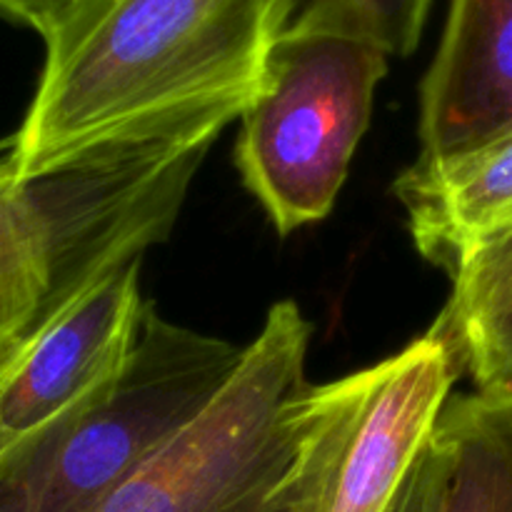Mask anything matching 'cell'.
Masks as SVG:
<instances>
[{
  "mask_svg": "<svg viewBox=\"0 0 512 512\" xmlns=\"http://www.w3.org/2000/svg\"><path fill=\"white\" fill-rule=\"evenodd\" d=\"M280 0H78L45 35V65L10 140L18 180L160 115L260 93Z\"/></svg>",
  "mask_w": 512,
  "mask_h": 512,
  "instance_id": "1",
  "label": "cell"
},
{
  "mask_svg": "<svg viewBox=\"0 0 512 512\" xmlns=\"http://www.w3.org/2000/svg\"><path fill=\"white\" fill-rule=\"evenodd\" d=\"M243 348L145 305L123 375L0 460V512H95L110 490L220 393Z\"/></svg>",
  "mask_w": 512,
  "mask_h": 512,
  "instance_id": "2",
  "label": "cell"
},
{
  "mask_svg": "<svg viewBox=\"0 0 512 512\" xmlns=\"http://www.w3.org/2000/svg\"><path fill=\"white\" fill-rule=\"evenodd\" d=\"M310 333L293 300L275 303L220 393L95 512H283Z\"/></svg>",
  "mask_w": 512,
  "mask_h": 512,
  "instance_id": "3",
  "label": "cell"
},
{
  "mask_svg": "<svg viewBox=\"0 0 512 512\" xmlns=\"http://www.w3.org/2000/svg\"><path fill=\"white\" fill-rule=\"evenodd\" d=\"M460 375L453 345L430 328L370 368L308 385L283 512H388Z\"/></svg>",
  "mask_w": 512,
  "mask_h": 512,
  "instance_id": "4",
  "label": "cell"
},
{
  "mask_svg": "<svg viewBox=\"0 0 512 512\" xmlns=\"http://www.w3.org/2000/svg\"><path fill=\"white\" fill-rule=\"evenodd\" d=\"M388 55L355 40L285 38L240 115L235 163L280 235L330 215L373 115Z\"/></svg>",
  "mask_w": 512,
  "mask_h": 512,
  "instance_id": "5",
  "label": "cell"
},
{
  "mask_svg": "<svg viewBox=\"0 0 512 512\" xmlns=\"http://www.w3.org/2000/svg\"><path fill=\"white\" fill-rule=\"evenodd\" d=\"M143 258L128 260L45 318L0 365V460L70 418L123 375L145 305Z\"/></svg>",
  "mask_w": 512,
  "mask_h": 512,
  "instance_id": "6",
  "label": "cell"
},
{
  "mask_svg": "<svg viewBox=\"0 0 512 512\" xmlns=\"http://www.w3.org/2000/svg\"><path fill=\"white\" fill-rule=\"evenodd\" d=\"M512 130V0H450L420 85V155H450Z\"/></svg>",
  "mask_w": 512,
  "mask_h": 512,
  "instance_id": "7",
  "label": "cell"
},
{
  "mask_svg": "<svg viewBox=\"0 0 512 512\" xmlns=\"http://www.w3.org/2000/svg\"><path fill=\"white\" fill-rule=\"evenodd\" d=\"M415 250L453 278L512 225V133L450 155H420L395 180Z\"/></svg>",
  "mask_w": 512,
  "mask_h": 512,
  "instance_id": "8",
  "label": "cell"
},
{
  "mask_svg": "<svg viewBox=\"0 0 512 512\" xmlns=\"http://www.w3.org/2000/svg\"><path fill=\"white\" fill-rule=\"evenodd\" d=\"M68 273L58 173L18 180L0 160V365L50 315Z\"/></svg>",
  "mask_w": 512,
  "mask_h": 512,
  "instance_id": "9",
  "label": "cell"
},
{
  "mask_svg": "<svg viewBox=\"0 0 512 512\" xmlns=\"http://www.w3.org/2000/svg\"><path fill=\"white\" fill-rule=\"evenodd\" d=\"M430 328L453 345L478 390H512V225L485 240L453 275Z\"/></svg>",
  "mask_w": 512,
  "mask_h": 512,
  "instance_id": "10",
  "label": "cell"
},
{
  "mask_svg": "<svg viewBox=\"0 0 512 512\" xmlns=\"http://www.w3.org/2000/svg\"><path fill=\"white\" fill-rule=\"evenodd\" d=\"M438 430L453 455L443 512H512V390L450 398Z\"/></svg>",
  "mask_w": 512,
  "mask_h": 512,
  "instance_id": "11",
  "label": "cell"
},
{
  "mask_svg": "<svg viewBox=\"0 0 512 512\" xmlns=\"http://www.w3.org/2000/svg\"><path fill=\"white\" fill-rule=\"evenodd\" d=\"M433 0H280L278 40H355L380 53L405 55L418 48Z\"/></svg>",
  "mask_w": 512,
  "mask_h": 512,
  "instance_id": "12",
  "label": "cell"
},
{
  "mask_svg": "<svg viewBox=\"0 0 512 512\" xmlns=\"http://www.w3.org/2000/svg\"><path fill=\"white\" fill-rule=\"evenodd\" d=\"M450 468H453V455L440 430L435 428L433 438L423 448L418 463L410 470L408 480L388 512H443Z\"/></svg>",
  "mask_w": 512,
  "mask_h": 512,
  "instance_id": "13",
  "label": "cell"
},
{
  "mask_svg": "<svg viewBox=\"0 0 512 512\" xmlns=\"http://www.w3.org/2000/svg\"><path fill=\"white\" fill-rule=\"evenodd\" d=\"M78 0H0V10L40 35H48Z\"/></svg>",
  "mask_w": 512,
  "mask_h": 512,
  "instance_id": "14",
  "label": "cell"
},
{
  "mask_svg": "<svg viewBox=\"0 0 512 512\" xmlns=\"http://www.w3.org/2000/svg\"><path fill=\"white\" fill-rule=\"evenodd\" d=\"M510 133H512V130H510ZM510 133H505V135H510Z\"/></svg>",
  "mask_w": 512,
  "mask_h": 512,
  "instance_id": "15",
  "label": "cell"
}]
</instances>
